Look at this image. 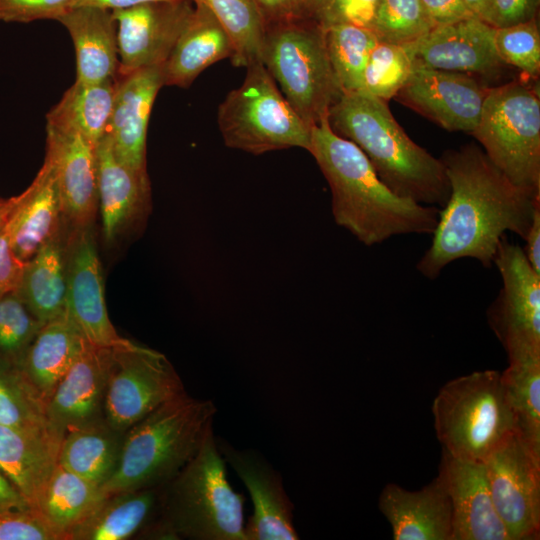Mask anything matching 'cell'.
Here are the masks:
<instances>
[{"label": "cell", "instance_id": "9a60e30c", "mask_svg": "<svg viewBox=\"0 0 540 540\" xmlns=\"http://www.w3.org/2000/svg\"><path fill=\"white\" fill-rule=\"evenodd\" d=\"M66 311L88 342L120 347L131 341L118 335L104 296L101 263L89 228L74 229L65 249Z\"/></svg>", "mask_w": 540, "mask_h": 540}, {"label": "cell", "instance_id": "f5cc1de1", "mask_svg": "<svg viewBox=\"0 0 540 540\" xmlns=\"http://www.w3.org/2000/svg\"><path fill=\"white\" fill-rule=\"evenodd\" d=\"M469 11L477 18L485 21L490 0H462Z\"/></svg>", "mask_w": 540, "mask_h": 540}, {"label": "cell", "instance_id": "7bdbcfd3", "mask_svg": "<svg viewBox=\"0 0 540 540\" xmlns=\"http://www.w3.org/2000/svg\"><path fill=\"white\" fill-rule=\"evenodd\" d=\"M379 0H313V19L323 28L355 24L370 29Z\"/></svg>", "mask_w": 540, "mask_h": 540}, {"label": "cell", "instance_id": "74e56055", "mask_svg": "<svg viewBox=\"0 0 540 540\" xmlns=\"http://www.w3.org/2000/svg\"><path fill=\"white\" fill-rule=\"evenodd\" d=\"M433 28L420 0H379L370 25L379 42L411 45Z\"/></svg>", "mask_w": 540, "mask_h": 540}, {"label": "cell", "instance_id": "7402d4cb", "mask_svg": "<svg viewBox=\"0 0 540 540\" xmlns=\"http://www.w3.org/2000/svg\"><path fill=\"white\" fill-rule=\"evenodd\" d=\"M378 507L395 540H452V505L440 473L415 491L395 483L386 484Z\"/></svg>", "mask_w": 540, "mask_h": 540}, {"label": "cell", "instance_id": "d6986e66", "mask_svg": "<svg viewBox=\"0 0 540 540\" xmlns=\"http://www.w3.org/2000/svg\"><path fill=\"white\" fill-rule=\"evenodd\" d=\"M54 171L63 217L89 228L98 208L96 146L84 137L46 127V154Z\"/></svg>", "mask_w": 540, "mask_h": 540}, {"label": "cell", "instance_id": "e575fe53", "mask_svg": "<svg viewBox=\"0 0 540 540\" xmlns=\"http://www.w3.org/2000/svg\"><path fill=\"white\" fill-rule=\"evenodd\" d=\"M208 9L227 32L233 46L232 64L261 62L265 24L252 0H191Z\"/></svg>", "mask_w": 540, "mask_h": 540}, {"label": "cell", "instance_id": "f6af8a7d", "mask_svg": "<svg viewBox=\"0 0 540 540\" xmlns=\"http://www.w3.org/2000/svg\"><path fill=\"white\" fill-rule=\"evenodd\" d=\"M265 24L293 23L313 19V0H252ZM314 20V19H313Z\"/></svg>", "mask_w": 540, "mask_h": 540}, {"label": "cell", "instance_id": "2e32d148", "mask_svg": "<svg viewBox=\"0 0 540 540\" xmlns=\"http://www.w3.org/2000/svg\"><path fill=\"white\" fill-rule=\"evenodd\" d=\"M217 447L246 486L253 513L245 523L246 540H297L294 505L289 499L281 475L256 450H238L221 438Z\"/></svg>", "mask_w": 540, "mask_h": 540}, {"label": "cell", "instance_id": "d4e9b609", "mask_svg": "<svg viewBox=\"0 0 540 540\" xmlns=\"http://www.w3.org/2000/svg\"><path fill=\"white\" fill-rule=\"evenodd\" d=\"M75 49L76 80L96 84L115 78L119 68L117 22L111 10L70 8L58 20Z\"/></svg>", "mask_w": 540, "mask_h": 540}, {"label": "cell", "instance_id": "cb8c5ba5", "mask_svg": "<svg viewBox=\"0 0 540 540\" xmlns=\"http://www.w3.org/2000/svg\"><path fill=\"white\" fill-rule=\"evenodd\" d=\"M98 208L107 243L117 237L149 206L148 174H139L115 156L106 134L96 145Z\"/></svg>", "mask_w": 540, "mask_h": 540}, {"label": "cell", "instance_id": "f1b7e54d", "mask_svg": "<svg viewBox=\"0 0 540 540\" xmlns=\"http://www.w3.org/2000/svg\"><path fill=\"white\" fill-rule=\"evenodd\" d=\"M163 486L106 496L68 534V540H124L155 521L161 512Z\"/></svg>", "mask_w": 540, "mask_h": 540}, {"label": "cell", "instance_id": "b9f144b4", "mask_svg": "<svg viewBox=\"0 0 540 540\" xmlns=\"http://www.w3.org/2000/svg\"><path fill=\"white\" fill-rule=\"evenodd\" d=\"M0 540H64L32 507L0 508Z\"/></svg>", "mask_w": 540, "mask_h": 540}, {"label": "cell", "instance_id": "60d3db41", "mask_svg": "<svg viewBox=\"0 0 540 540\" xmlns=\"http://www.w3.org/2000/svg\"><path fill=\"white\" fill-rule=\"evenodd\" d=\"M494 43L501 61L536 80L540 73V32L537 18L495 28Z\"/></svg>", "mask_w": 540, "mask_h": 540}, {"label": "cell", "instance_id": "f907efd6", "mask_svg": "<svg viewBox=\"0 0 540 540\" xmlns=\"http://www.w3.org/2000/svg\"><path fill=\"white\" fill-rule=\"evenodd\" d=\"M156 1H179V0H73L71 8L74 7H96L107 10L126 9L136 5Z\"/></svg>", "mask_w": 540, "mask_h": 540}, {"label": "cell", "instance_id": "6da1fadb", "mask_svg": "<svg viewBox=\"0 0 540 540\" xmlns=\"http://www.w3.org/2000/svg\"><path fill=\"white\" fill-rule=\"evenodd\" d=\"M440 159L450 194L439 212L431 245L416 265L432 280L462 258L491 267L505 232L524 240L540 205V196L512 184L476 144L447 150Z\"/></svg>", "mask_w": 540, "mask_h": 540}, {"label": "cell", "instance_id": "4dcf8cb0", "mask_svg": "<svg viewBox=\"0 0 540 540\" xmlns=\"http://www.w3.org/2000/svg\"><path fill=\"white\" fill-rule=\"evenodd\" d=\"M121 434L100 417L72 428L62 438L59 464L102 487L118 464Z\"/></svg>", "mask_w": 540, "mask_h": 540}, {"label": "cell", "instance_id": "f546056e", "mask_svg": "<svg viewBox=\"0 0 540 540\" xmlns=\"http://www.w3.org/2000/svg\"><path fill=\"white\" fill-rule=\"evenodd\" d=\"M65 249L60 229L26 262L15 291L41 324L66 311Z\"/></svg>", "mask_w": 540, "mask_h": 540}, {"label": "cell", "instance_id": "db71d44e", "mask_svg": "<svg viewBox=\"0 0 540 540\" xmlns=\"http://www.w3.org/2000/svg\"><path fill=\"white\" fill-rule=\"evenodd\" d=\"M6 202H7V199L0 198V216L4 210Z\"/></svg>", "mask_w": 540, "mask_h": 540}, {"label": "cell", "instance_id": "ffe728a7", "mask_svg": "<svg viewBox=\"0 0 540 540\" xmlns=\"http://www.w3.org/2000/svg\"><path fill=\"white\" fill-rule=\"evenodd\" d=\"M115 348V347H114ZM113 348L84 341L83 347L45 405L50 426L61 436L99 418Z\"/></svg>", "mask_w": 540, "mask_h": 540}, {"label": "cell", "instance_id": "ac0fdd59", "mask_svg": "<svg viewBox=\"0 0 540 540\" xmlns=\"http://www.w3.org/2000/svg\"><path fill=\"white\" fill-rule=\"evenodd\" d=\"M162 86L163 65L115 77L113 106L106 134L118 160L139 174H147L148 123Z\"/></svg>", "mask_w": 540, "mask_h": 540}, {"label": "cell", "instance_id": "8fae6325", "mask_svg": "<svg viewBox=\"0 0 540 540\" xmlns=\"http://www.w3.org/2000/svg\"><path fill=\"white\" fill-rule=\"evenodd\" d=\"M493 263L502 287L487 309V322L509 362L540 357V274L528 262L523 248L505 235Z\"/></svg>", "mask_w": 540, "mask_h": 540}, {"label": "cell", "instance_id": "30bf717a", "mask_svg": "<svg viewBox=\"0 0 540 540\" xmlns=\"http://www.w3.org/2000/svg\"><path fill=\"white\" fill-rule=\"evenodd\" d=\"M184 391L179 375L162 353L133 342L115 347L103 402L104 419L124 433Z\"/></svg>", "mask_w": 540, "mask_h": 540}, {"label": "cell", "instance_id": "4316f807", "mask_svg": "<svg viewBox=\"0 0 540 540\" xmlns=\"http://www.w3.org/2000/svg\"><path fill=\"white\" fill-rule=\"evenodd\" d=\"M62 438L0 425V469L32 508L59 463Z\"/></svg>", "mask_w": 540, "mask_h": 540}, {"label": "cell", "instance_id": "7a4b0ae2", "mask_svg": "<svg viewBox=\"0 0 540 540\" xmlns=\"http://www.w3.org/2000/svg\"><path fill=\"white\" fill-rule=\"evenodd\" d=\"M308 151L329 184L336 224L364 245L434 232L440 209L395 194L360 148L333 132L327 118L312 126Z\"/></svg>", "mask_w": 540, "mask_h": 540}, {"label": "cell", "instance_id": "681fc988", "mask_svg": "<svg viewBox=\"0 0 540 540\" xmlns=\"http://www.w3.org/2000/svg\"><path fill=\"white\" fill-rule=\"evenodd\" d=\"M524 241V254L532 268L540 274V205L534 211L532 223Z\"/></svg>", "mask_w": 540, "mask_h": 540}, {"label": "cell", "instance_id": "5b68a950", "mask_svg": "<svg viewBox=\"0 0 540 540\" xmlns=\"http://www.w3.org/2000/svg\"><path fill=\"white\" fill-rule=\"evenodd\" d=\"M244 502L227 479L211 425L195 455L163 485L156 522L167 539L246 540Z\"/></svg>", "mask_w": 540, "mask_h": 540}, {"label": "cell", "instance_id": "d6a6232c", "mask_svg": "<svg viewBox=\"0 0 540 540\" xmlns=\"http://www.w3.org/2000/svg\"><path fill=\"white\" fill-rule=\"evenodd\" d=\"M106 497L101 487L59 463L42 487L33 508L64 540Z\"/></svg>", "mask_w": 540, "mask_h": 540}, {"label": "cell", "instance_id": "7dc6e473", "mask_svg": "<svg viewBox=\"0 0 540 540\" xmlns=\"http://www.w3.org/2000/svg\"><path fill=\"white\" fill-rule=\"evenodd\" d=\"M3 213L4 210L0 216V298L17 290L26 264L13 251L4 226Z\"/></svg>", "mask_w": 540, "mask_h": 540}, {"label": "cell", "instance_id": "484cf974", "mask_svg": "<svg viewBox=\"0 0 540 540\" xmlns=\"http://www.w3.org/2000/svg\"><path fill=\"white\" fill-rule=\"evenodd\" d=\"M84 341L81 332L65 311L43 324L28 346L19 369L44 407L79 355Z\"/></svg>", "mask_w": 540, "mask_h": 540}, {"label": "cell", "instance_id": "c3c4849f", "mask_svg": "<svg viewBox=\"0 0 540 540\" xmlns=\"http://www.w3.org/2000/svg\"><path fill=\"white\" fill-rule=\"evenodd\" d=\"M430 20L437 26H444L476 17L462 0H420Z\"/></svg>", "mask_w": 540, "mask_h": 540}, {"label": "cell", "instance_id": "ba28073f", "mask_svg": "<svg viewBox=\"0 0 540 540\" xmlns=\"http://www.w3.org/2000/svg\"><path fill=\"white\" fill-rule=\"evenodd\" d=\"M507 179L540 196V99L520 80L490 86L471 133Z\"/></svg>", "mask_w": 540, "mask_h": 540}, {"label": "cell", "instance_id": "e0dca14e", "mask_svg": "<svg viewBox=\"0 0 540 540\" xmlns=\"http://www.w3.org/2000/svg\"><path fill=\"white\" fill-rule=\"evenodd\" d=\"M494 32L487 22L470 17L437 26L410 46L414 60L426 66L489 79L507 67L496 51Z\"/></svg>", "mask_w": 540, "mask_h": 540}, {"label": "cell", "instance_id": "f35d334b", "mask_svg": "<svg viewBox=\"0 0 540 540\" xmlns=\"http://www.w3.org/2000/svg\"><path fill=\"white\" fill-rule=\"evenodd\" d=\"M413 62L410 45L378 41L369 55L359 92L385 101L394 98L409 78Z\"/></svg>", "mask_w": 540, "mask_h": 540}, {"label": "cell", "instance_id": "d590c367", "mask_svg": "<svg viewBox=\"0 0 540 540\" xmlns=\"http://www.w3.org/2000/svg\"><path fill=\"white\" fill-rule=\"evenodd\" d=\"M325 30L330 63L342 93L359 92L369 55L378 40L355 24H338Z\"/></svg>", "mask_w": 540, "mask_h": 540}, {"label": "cell", "instance_id": "44dd1931", "mask_svg": "<svg viewBox=\"0 0 540 540\" xmlns=\"http://www.w3.org/2000/svg\"><path fill=\"white\" fill-rule=\"evenodd\" d=\"M438 473L451 500L452 540H510L495 509L484 463L463 461L442 449Z\"/></svg>", "mask_w": 540, "mask_h": 540}, {"label": "cell", "instance_id": "bcb514c9", "mask_svg": "<svg viewBox=\"0 0 540 540\" xmlns=\"http://www.w3.org/2000/svg\"><path fill=\"white\" fill-rule=\"evenodd\" d=\"M540 0H490L485 22L502 28L537 18Z\"/></svg>", "mask_w": 540, "mask_h": 540}, {"label": "cell", "instance_id": "9c48e42d", "mask_svg": "<svg viewBox=\"0 0 540 540\" xmlns=\"http://www.w3.org/2000/svg\"><path fill=\"white\" fill-rule=\"evenodd\" d=\"M217 121L226 146L254 155L310 147L312 127L286 100L262 62L246 67L241 85L219 105Z\"/></svg>", "mask_w": 540, "mask_h": 540}, {"label": "cell", "instance_id": "1f68e13d", "mask_svg": "<svg viewBox=\"0 0 540 540\" xmlns=\"http://www.w3.org/2000/svg\"><path fill=\"white\" fill-rule=\"evenodd\" d=\"M115 78L96 84L75 81L46 115V127L84 137L97 145L106 135Z\"/></svg>", "mask_w": 540, "mask_h": 540}, {"label": "cell", "instance_id": "3957f363", "mask_svg": "<svg viewBox=\"0 0 540 540\" xmlns=\"http://www.w3.org/2000/svg\"><path fill=\"white\" fill-rule=\"evenodd\" d=\"M330 128L366 155L379 178L398 196L444 207L450 187L441 159L415 143L387 101L363 92L343 93L327 115Z\"/></svg>", "mask_w": 540, "mask_h": 540}, {"label": "cell", "instance_id": "ab89813d", "mask_svg": "<svg viewBox=\"0 0 540 540\" xmlns=\"http://www.w3.org/2000/svg\"><path fill=\"white\" fill-rule=\"evenodd\" d=\"M16 292L0 298V361L19 366L42 327Z\"/></svg>", "mask_w": 540, "mask_h": 540}, {"label": "cell", "instance_id": "816d5d0a", "mask_svg": "<svg viewBox=\"0 0 540 540\" xmlns=\"http://www.w3.org/2000/svg\"><path fill=\"white\" fill-rule=\"evenodd\" d=\"M24 506H29V504L0 469V508Z\"/></svg>", "mask_w": 540, "mask_h": 540}, {"label": "cell", "instance_id": "4fadbf2b", "mask_svg": "<svg viewBox=\"0 0 540 540\" xmlns=\"http://www.w3.org/2000/svg\"><path fill=\"white\" fill-rule=\"evenodd\" d=\"M489 87L474 76L414 60L409 78L394 98L445 130L471 134Z\"/></svg>", "mask_w": 540, "mask_h": 540}, {"label": "cell", "instance_id": "836d02e7", "mask_svg": "<svg viewBox=\"0 0 540 540\" xmlns=\"http://www.w3.org/2000/svg\"><path fill=\"white\" fill-rule=\"evenodd\" d=\"M516 433L540 453V357L509 362L501 373Z\"/></svg>", "mask_w": 540, "mask_h": 540}, {"label": "cell", "instance_id": "603a6c76", "mask_svg": "<svg viewBox=\"0 0 540 540\" xmlns=\"http://www.w3.org/2000/svg\"><path fill=\"white\" fill-rule=\"evenodd\" d=\"M63 217L53 168L47 159L20 195L7 199L3 222L16 256L26 263L60 229Z\"/></svg>", "mask_w": 540, "mask_h": 540}, {"label": "cell", "instance_id": "ee69618b", "mask_svg": "<svg viewBox=\"0 0 540 540\" xmlns=\"http://www.w3.org/2000/svg\"><path fill=\"white\" fill-rule=\"evenodd\" d=\"M73 0H0V21L30 23L38 20H58Z\"/></svg>", "mask_w": 540, "mask_h": 540}, {"label": "cell", "instance_id": "52a82bcc", "mask_svg": "<svg viewBox=\"0 0 540 540\" xmlns=\"http://www.w3.org/2000/svg\"><path fill=\"white\" fill-rule=\"evenodd\" d=\"M261 62L310 127L343 94L328 56L325 30L313 19L265 28Z\"/></svg>", "mask_w": 540, "mask_h": 540}, {"label": "cell", "instance_id": "7c38bea8", "mask_svg": "<svg viewBox=\"0 0 540 540\" xmlns=\"http://www.w3.org/2000/svg\"><path fill=\"white\" fill-rule=\"evenodd\" d=\"M495 509L510 540L540 534V453L516 432L484 462Z\"/></svg>", "mask_w": 540, "mask_h": 540}, {"label": "cell", "instance_id": "277c9868", "mask_svg": "<svg viewBox=\"0 0 540 540\" xmlns=\"http://www.w3.org/2000/svg\"><path fill=\"white\" fill-rule=\"evenodd\" d=\"M216 411L213 401L185 391L156 408L125 431L118 464L102 491L108 496L168 483L195 455Z\"/></svg>", "mask_w": 540, "mask_h": 540}, {"label": "cell", "instance_id": "8d00e7d4", "mask_svg": "<svg viewBox=\"0 0 540 540\" xmlns=\"http://www.w3.org/2000/svg\"><path fill=\"white\" fill-rule=\"evenodd\" d=\"M0 425L27 431L57 433L50 426L44 405L24 380L19 366L2 361H0Z\"/></svg>", "mask_w": 540, "mask_h": 540}, {"label": "cell", "instance_id": "83f0119b", "mask_svg": "<svg viewBox=\"0 0 540 540\" xmlns=\"http://www.w3.org/2000/svg\"><path fill=\"white\" fill-rule=\"evenodd\" d=\"M232 55L227 32L208 9L194 4L188 23L163 64L164 86L187 88L209 66Z\"/></svg>", "mask_w": 540, "mask_h": 540}, {"label": "cell", "instance_id": "5bb4252c", "mask_svg": "<svg viewBox=\"0 0 540 540\" xmlns=\"http://www.w3.org/2000/svg\"><path fill=\"white\" fill-rule=\"evenodd\" d=\"M193 10L191 0L148 2L113 10L118 32L117 74L163 65Z\"/></svg>", "mask_w": 540, "mask_h": 540}, {"label": "cell", "instance_id": "8992f818", "mask_svg": "<svg viewBox=\"0 0 540 540\" xmlns=\"http://www.w3.org/2000/svg\"><path fill=\"white\" fill-rule=\"evenodd\" d=\"M431 410L442 449L463 461L484 463L516 432L501 373L496 370L475 371L446 382Z\"/></svg>", "mask_w": 540, "mask_h": 540}]
</instances>
